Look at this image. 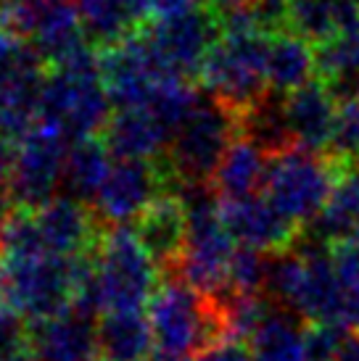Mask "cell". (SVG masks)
Segmentation results:
<instances>
[{
	"instance_id": "obj_1",
	"label": "cell",
	"mask_w": 359,
	"mask_h": 361,
	"mask_svg": "<svg viewBox=\"0 0 359 361\" xmlns=\"http://www.w3.org/2000/svg\"><path fill=\"white\" fill-rule=\"evenodd\" d=\"M109 106L111 98L100 80L98 51L85 45L66 61L48 66L37 119L59 127L74 142L103 132L111 119Z\"/></svg>"
},
{
	"instance_id": "obj_2",
	"label": "cell",
	"mask_w": 359,
	"mask_h": 361,
	"mask_svg": "<svg viewBox=\"0 0 359 361\" xmlns=\"http://www.w3.org/2000/svg\"><path fill=\"white\" fill-rule=\"evenodd\" d=\"M148 319L159 353L190 359L214 343L228 341L217 301L196 290L175 271H167L151 295Z\"/></svg>"
},
{
	"instance_id": "obj_3",
	"label": "cell",
	"mask_w": 359,
	"mask_h": 361,
	"mask_svg": "<svg viewBox=\"0 0 359 361\" xmlns=\"http://www.w3.org/2000/svg\"><path fill=\"white\" fill-rule=\"evenodd\" d=\"M240 135L238 109L214 92H199V101L182 119L161 156L175 185L206 182L214 177L230 142Z\"/></svg>"
},
{
	"instance_id": "obj_4",
	"label": "cell",
	"mask_w": 359,
	"mask_h": 361,
	"mask_svg": "<svg viewBox=\"0 0 359 361\" xmlns=\"http://www.w3.org/2000/svg\"><path fill=\"white\" fill-rule=\"evenodd\" d=\"M343 166L346 164H341L330 153L293 145L288 151L269 156L261 190L286 216L304 227L325 209Z\"/></svg>"
},
{
	"instance_id": "obj_5",
	"label": "cell",
	"mask_w": 359,
	"mask_h": 361,
	"mask_svg": "<svg viewBox=\"0 0 359 361\" xmlns=\"http://www.w3.org/2000/svg\"><path fill=\"white\" fill-rule=\"evenodd\" d=\"M103 311L146 309L159 288L161 269L151 259L138 232L124 224H109L95 251Z\"/></svg>"
},
{
	"instance_id": "obj_6",
	"label": "cell",
	"mask_w": 359,
	"mask_h": 361,
	"mask_svg": "<svg viewBox=\"0 0 359 361\" xmlns=\"http://www.w3.org/2000/svg\"><path fill=\"white\" fill-rule=\"evenodd\" d=\"M264 32H222L201 63L199 80L209 92L220 95L235 109L249 106L267 90V51Z\"/></svg>"
},
{
	"instance_id": "obj_7",
	"label": "cell",
	"mask_w": 359,
	"mask_h": 361,
	"mask_svg": "<svg viewBox=\"0 0 359 361\" xmlns=\"http://www.w3.org/2000/svg\"><path fill=\"white\" fill-rule=\"evenodd\" d=\"M71 140L53 124L35 121L24 137L13 145L8 195L13 206L21 209H40L56 198L64 188V169L69 156Z\"/></svg>"
},
{
	"instance_id": "obj_8",
	"label": "cell",
	"mask_w": 359,
	"mask_h": 361,
	"mask_svg": "<svg viewBox=\"0 0 359 361\" xmlns=\"http://www.w3.org/2000/svg\"><path fill=\"white\" fill-rule=\"evenodd\" d=\"M3 301L30 322L50 319L71 309V259L40 253L30 259L0 261Z\"/></svg>"
},
{
	"instance_id": "obj_9",
	"label": "cell",
	"mask_w": 359,
	"mask_h": 361,
	"mask_svg": "<svg viewBox=\"0 0 359 361\" xmlns=\"http://www.w3.org/2000/svg\"><path fill=\"white\" fill-rule=\"evenodd\" d=\"M146 40L167 66L180 77H199L201 63L220 40V16L211 6L170 16V19H151L146 27Z\"/></svg>"
},
{
	"instance_id": "obj_10",
	"label": "cell",
	"mask_w": 359,
	"mask_h": 361,
	"mask_svg": "<svg viewBox=\"0 0 359 361\" xmlns=\"http://www.w3.org/2000/svg\"><path fill=\"white\" fill-rule=\"evenodd\" d=\"M161 192H172V177L159 159H117L90 206L106 224H127Z\"/></svg>"
},
{
	"instance_id": "obj_11",
	"label": "cell",
	"mask_w": 359,
	"mask_h": 361,
	"mask_svg": "<svg viewBox=\"0 0 359 361\" xmlns=\"http://www.w3.org/2000/svg\"><path fill=\"white\" fill-rule=\"evenodd\" d=\"M35 219L45 248L64 259L95 253L103 240V232L109 227L90 203L77 201L71 195L53 198L45 206L35 209Z\"/></svg>"
},
{
	"instance_id": "obj_12",
	"label": "cell",
	"mask_w": 359,
	"mask_h": 361,
	"mask_svg": "<svg viewBox=\"0 0 359 361\" xmlns=\"http://www.w3.org/2000/svg\"><path fill=\"white\" fill-rule=\"evenodd\" d=\"M222 219L240 245H251L259 251H283L296 245L301 224L286 216L269 201L267 195H246V198H222Z\"/></svg>"
},
{
	"instance_id": "obj_13",
	"label": "cell",
	"mask_w": 359,
	"mask_h": 361,
	"mask_svg": "<svg viewBox=\"0 0 359 361\" xmlns=\"http://www.w3.org/2000/svg\"><path fill=\"white\" fill-rule=\"evenodd\" d=\"M140 243L146 245L151 259L156 261L161 274L177 269L188 243V211L177 192H161L135 216Z\"/></svg>"
},
{
	"instance_id": "obj_14",
	"label": "cell",
	"mask_w": 359,
	"mask_h": 361,
	"mask_svg": "<svg viewBox=\"0 0 359 361\" xmlns=\"http://www.w3.org/2000/svg\"><path fill=\"white\" fill-rule=\"evenodd\" d=\"M286 114L299 148L330 153L339 121V98L322 80H310L286 92Z\"/></svg>"
},
{
	"instance_id": "obj_15",
	"label": "cell",
	"mask_w": 359,
	"mask_h": 361,
	"mask_svg": "<svg viewBox=\"0 0 359 361\" xmlns=\"http://www.w3.org/2000/svg\"><path fill=\"white\" fill-rule=\"evenodd\" d=\"M114 159H159L167 153L172 132L161 124V119L148 106L119 109L111 114L100 132Z\"/></svg>"
},
{
	"instance_id": "obj_16",
	"label": "cell",
	"mask_w": 359,
	"mask_h": 361,
	"mask_svg": "<svg viewBox=\"0 0 359 361\" xmlns=\"http://www.w3.org/2000/svg\"><path fill=\"white\" fill-rule=\"evenodd\" d=\"M30 348L37 361H80L98 351L95 319L64 311L50 319L30 322Z\"/></svg>"
},
{
	"instance_id": "obj_17",
	"label": "cell",
	"mask_w": 359,
	"mask_h": 361,
	"mask_svg": "<svg viewBox=\"0 0 359 361\" xmlns=\"http://www.w3.org/2000/svg\"><path fill=\"white\" fill-rule=\"evenodd\" d=\"M98 353L106 361H148L156 348L153 327L143 309H111L95 322Z\"/></svg>"
},
{
	"instance_id": "obj_18",
	"label": "cell",
	"mask_w": 359,
	"mask_h": 361,
	"mask_svg": "<svg viewBox=\"0 0 359 361\" xmlns=\"http://www.w3.org/2000/svg\"><path fill=\"white\" fill-rule=\"evenodd\" d=\"M269 153L261 151L259 145L249 137L238 135L230 142V148L222 156L220 166L214 171V188L220 192V198H246V195H257V190L264 188V177H267Z\"/></svg>"
},
{
	"instance_id": "obj_19",
	"label": "cell",
	"mask_w": 359,
	"mask_h": 361,
	"mask_svg": "<svg viewBox=\"0 0 359 361\" xmlns=\"http://www.w3.org/2000/svg\"><path fill=\"white\" fill-rule=\"evenodd\" d=\"M238 127L240 135L249 137L269 156L293 148V132L286 114V92H278L267 87L257 101L238 109Z\"/></svg>"
},
{
	"instance_id": "obj_20",
	"label": "cell",
	"mask_w": 359,
	"mask_h": 361,
	"mask_svg": "<svg viewBox=\"0 0 359 361\" xmlns=\"http://www.w3.org/2000/svg\"><path fill=\"white\" fill-rule=\"evenodd\" d=\"M304 322L301 314L272 303L269 314L249 338L254 361H307Z\"/></svg>"
},
{
	"instance_id": "obj_21",
	"label": "cell",
	"mask_w": 359,
	"mask_h": 361,
	"mask_svg": "<svg viewBox=\"0 0 359 361\" xmlns=\"http://www.w3.org/2000/svg\"><path fill=\"white\" fill-rule=\"evenodd\" d=\"M359 227V164H346L336 188L330 192L325 209L304 224L301 230L312 232L325 243L351 240Z\"/></svg>"
},
{
	"instance_id": "obj_22",
	"label": "cell",
	"mask_w": 359,
	"mask_h": 361,
	"mask_svg": "<svg viewBox=\"0 0 359 361\" xmlns=\"http://www.w3.org/2000/svg\"><path fill=\"white\" fill-rule=\"evenodd\" d=\"M317 74L314 42L296 32H278L269 37L267 51V85L278 92H290L307 85Z\"/></svg>"
},
{
	"instance_id": "obj_23",
	"label": "cell",
	"mask_w": 359,
	"mask_h": 361,
	"mask_svg": "<svg viewBox=\"0 0 359 361\" xmlns=\"http://www.w3.org/2000/svg\"><path fill=\"white\" fill-rule=\"evenodd\" d=\"M314 53L317 77L339 101L359 90V19L346 24L328 40L317 42Z\"/></svg>"
},
{
	"instance_id": "obj_24",
	"label": "cell",
	"mask_w": 359,
	"mask_h": 361,
	"mask_svg": "<svg viewBox=\"0 0 359 361\" xmlns=\"http://www.w3.org/2000/svg\"><path fill=\"white\" fill-rule=\"evenodd\" d=\"M109 145L103 142L100 135L93 137H82L69 145V156H66V169H64V190L71 198L85 203H93L98 195L103 180L109 177L111 164H114Z\"/></svg>"
},
{
	"instance_id": "obj_25",
	"label": "cell",
	"mask_w": 359,
	"mask_h": 361,
	"mask_svg": "<svg viewBox=\"0 0 359 361\" xmlns=\"http://www.w3.org/2000/svg\"><path fill=\"white\" fill-rule=\"evenodd\" d=\"M30 42L37 48V53L45 59L48 66H56L69 56H74L77 51H82L90 40L77 3H66V6H59L50 13H45L37 21Z\"/></svg>"
},
{
	"instance_id": "obj_26",
	"label": "cell",
	"mask_w": 359,
	"mask_h": 361,
	"mask_svg": "<svg viewBox=\"0 0 359 361\" xmlns=\"http://www.w3.org/2000/svg\"><path fill=\"white\" fill-rule=\"evenodd\" d=\"M264 277H267V251L238 245L230 261L228 288L238 293H264Z\"/></svg>"
},
{
	"instance_id": "obj_27",
	"label": "cell",
	"mask_w": 359,
	"mask_h": 361,
	"mask_svg": "<svg viewBox=\"0 0 359 361\" xmlns=\"http://www.w3.org/2000/svg\"><path fill=\"white\" fill-rule=\"evenodd\" d=\"M330 156H336L341 164H359V90L339 101V121Z\"/></svg>"
},
{
	"instance_id": "obj_28",
	"label": "cell",
	"mask_w": 359,
	"mask_h": 361,
	"mask_svg": "<svg viewBox=\"0 0 359 361\" xmlns=\"http://www.w3.org/2000/svg\"><path fill=\"white\" fill-rule=\"evenodd\" d=\"M346 338L349 332L343 322H307L304 330L307 361H333Z\"/></svg>"
},
{
	"instance_id": "obj_29",
	"label": "cell",
	"mask_w": 359,
	"mask_h": 361,
	"mask_svg": "<svg viewBox=\"0 0 359 361\" xmlns=\"http://www.w3.org/2000/svg\"><path fill=\"white\" fill-rule=\"evenodd\" d=\"M21 351H30V319L8 301H0V361Z\"/></svg>"
},
{
	"instance_id": "obj_30",
	"label": "cell",
	"mask_w": 359,
	"mask_h": 361,
	"mask_svg": "<svg viewBox=\"0 0 359 361\" xmlns=\"http://www.w3.org/2000/svg\"><path fill=\"white\" fill-rule=\"evenodd\" d=\"M196 361H254V353L249 345H243V341L228 338V341L214 343L206 351H201Z\"/></svg>"
},
{
	"instance_id": "obj_31",
	"label": "cell",
	"mask_w": 359,
	"mask_h": 361,
	"mask_svg": "<svg viewBox=\"0 0 359 361\" xmlns=\"http://www.w3.org/2000/svg\"><path fill=\"white\" fill-rule=\"evenodd\" d=\"M11 164H13V142L6 140L0 135V224L11 211V195H8V180H11Z\"/></svg>"
},
{
	"instance_id": "obj_32",
	"label": "cell",
	"mask_w": 359,
	"mask_h": 361,
	"mask_svg": "<svg viewBox=\"0 0 359 361\" xmlns=\"http://www.w3.org/2000/svg\"><path fill=\"white\" fill-rule=\"evenodd\" d=\"M199 6L201 0H151V13H153V19H170V16L188 13Z\"/></svg>"
},
{
	"instance_id": "obj_33",
	"label": "cell",
	"mask_w": 359,
	"mask_h": 361,
	"mask_svg": "<svg viewBox=\"0 0 359 361\" xmlns=\"http://www.w3.org/2000/svg\"><path fill=\"white\" fill-rule=\"evenodd\" d=\"M343 324L359 332V280L346 285L343 293Z\"/></svg>"
},
{
	"instance_id": "obj_34",
	"label": "cell",
	"mask_w": 359,
	"mask_h": 361,
	"mask_svg": "<svg viewBox=\"0 0 359 361\" xmlns=\"http://www.w3.org/2000/svg\"><path fill=\"white\" fill-rule=\"evenodd\" d=\"M333 361H359V332L346 338V343L341 345V351L336 353Z\"/></svg>"
},
{
	"instance_id": "obj_35",
	"label": "cell",
	"mask_w": 359,
	"mask_h": 361,
	"mask_svg": "<svg viewBox=\"0 0 359 361\" xmlns=\"http://www.w3.org/2000/svg\"><path fill=\"white\" fill-rule=\"evenodd\" d=\"M249 0H209V6L214 11H230V8H238V6H246Z\"/></svg>"
},
{
	"instance_id": "obj_36",
	"label": "cell",
	"mask_w": 359,
	"mask_h": 361,
	"mask_svg": "<svg viewBox=\"0 0 359 361\" xmlns=\"http://www.w3.org/2000/svg\"><path fill=\"white\" fill-rule=\"evenodd\" d=\"M148 361H190L188 356H170V353H159V356H151Z\"/></svg>"
},
{
	"instance_id": "obj_37",
	"label": "cell",
	"mask_w": 359,
	"mask_h": 361,
	"mask_svg": "<svg viewBox=\"0 0 359 361\" xmlns=\"http://www.w3.org/2000/svg\"><path fill=\"white\" fill-rule=\"evenodd\" d=\"M8 361H37V359H35V353H32V348H30V351L16 353V356H13V359H8Z\"/></svg>"
},
{
	"instance_id": "obj_38",
	"label": "cell",
	"mask_w": 359,
	"mask_h": 361,
	"mask_svg": "<svg viewBox=\"0 0 359 361\" xmlns=\"http://www.w3.org/2000/svg\"><path fill=\"white\" fill-rule=\"evenodd\" d=\"M80 361H106V359H103L100 353H98V356H95V353H90V356H85V359H80Z\"/></svg>"
},
{
	"instance_id": "obj_39",
	"label": "cell",
	"mask_w": 359,
	"mask_h": 361,
	"mask_svg": "<svg viewBox=\"0 0 359 361\" xmlns=\"http://www.w3.org/2000/svg\"><path fill=\"white\" fill-rule=\"evenodd\" d=\"M357 3H359V0H357Z\"/></svg>"
}]
</instances>
